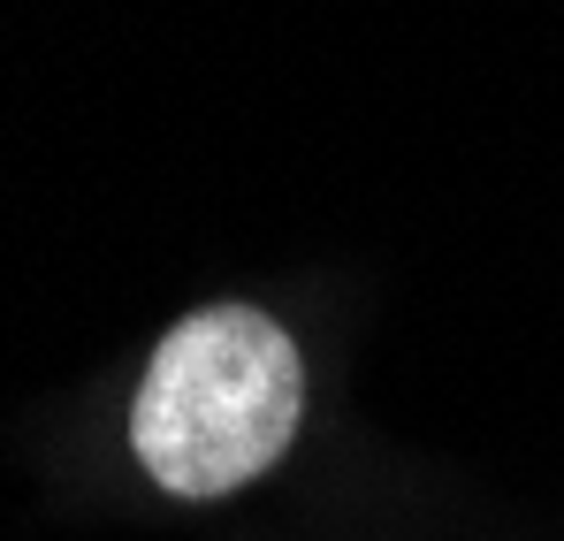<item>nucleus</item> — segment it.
<instances>
[{"label": "nucleus", "instance_id": "f257e3e1", "mask_svg": "<svg viewBox=\"0 0 564 541\" xmlns=\"http://www.w3.org/2000/svg\"><path fill=\"white\" fill-rule=\"evenodd\" d=\"M297 412V344L252 305H206L176 321L145 366L130 404V451L176 496H229L290 451Z\"/></svg>", "mask_w": 564, "mask_h": 541}]
</instances>
